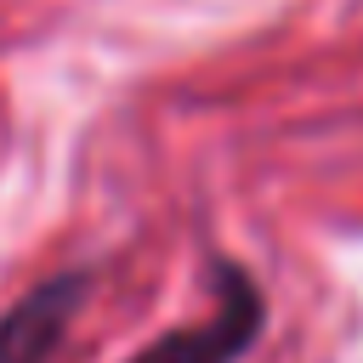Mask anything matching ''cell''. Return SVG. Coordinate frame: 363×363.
<instances>
[{"instance_id": "2", "label": "cell", "mask_w": 363, "mask_h": 363, "mask_svg": "<svg viewBox=\"0 0 363 363\" xmlns=\"http://www.w3.org/2000/svg\"><path fill=\"white\" fill-rule=\"evenodd\" d=\"M85 289H91L85 272H57L40 278L28 295H17L0 312V363H51L79 318Z\"/></svg>"}, {"instance_id": "1", "label": "cell", "mask_w": 363, "mask_h": 363, "mask_svg": "<svg viewBox=\"0 0 363 363\" xmlns=\"http://www.w3.org/2000/svg\"><path fill=\"white\" fill-rule=\"evenodd\" d=\"M261 329H267V295H261V284L244 267H221L216 272V306L199 323L147 340L125 363H238L261 340Z\"/></svg>"}]
</instances>
